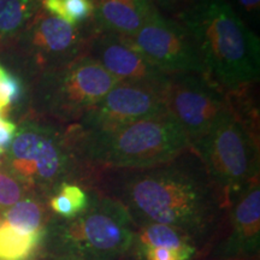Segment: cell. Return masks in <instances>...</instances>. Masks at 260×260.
Masks as SVG:
<instances>
[{
	"instance_id": "cell-13",
	"label": "cell",
	"mask_w": 260,
	"mask_h": 260,
	"mask_svg": "<svg viewBox=\"0 0 260 260\" xmlns=\"http://www.w3.org/2000/svg\"><path fill=\"white\" fill-rule=\"evenodd\" d=\"M230 232L211 260H245L259 253L260 243V186L252 181L233 200L229 210Z\"/></svg>"
},
{
	"instance_id": "cell-18",
	"label": "cell",
	"mask_w": 260,
	"mask_h": 260,
	"mask_svg": "<svg viewBox=\"0 0 260 260\" xmlns=\"http://www.w3.org/2000/svg\"><path fill=\"white\" fill-rule=\"evenodd\" d=\"M0 218L24 234L45 232L46 207L37 199L19 200L0 214Z\"/></svg>"
},
{
	"instance_id": "cell-8",
	"label": "cell",
	"mask_w": 260,
	"mask_h": 260,
	"mask_svg": "<svg viewBox=\"0 0 260 260\" xmlns=\"http://www.w3.org/2000/svg\"><path fill=\"white\" fill-rule=\"evenodd\" d=\"M162 102L193 147L229 109L230 94L205 75L169 74L162 84Z\"/></svg>"
},
{
	"instance_id": "cell-20",
	"label": "cell",
	"mask_w": 260,
	"mask_h": 260,
	"mask_svg": "<svg viewBox=\"0 0 260 260\" xmlns=\"http://www.w3.org/2000/svg\"><path fill=\"white\" fill-rule=\"evenodd\" d=\"M28 188L10 171L0 170V213L18 203Z\"/></svg>"
},
{
	"instance_id": "cell-29",
	"label": "cell",
	"mask_w": 260,
	"mask_h": 260,
	"mask_svg": "<svg viewBox=\"0 0 260 260\" xmlns=\"http://www.w3.org/2000/svg\"><path fill=\"white\" fill-rule=\"evenodd\" d=\"M0 214H2V213H0Z\"/></svg>"
},
{
	"instance_id": "cell-6",
	"label": "cell",
	"mask_w": 260,
	"mask_h": 260,
	"mask_svg": "<svg viewBox=\"0 0 260 260\" xmlns=\"http://www.w3.org/2000/svg\"><path fill=\"white\" fill-rule=\"evenodd\" d=\"M60 229L67 255L82 260H123L135 247L136 229L118 201L94 190L82 213Z\"/></svg>"
},
{
	"instance_id": "cell-22",
	"label": "cell",
	"mask_w": 260,
	"mask_h": 260,
	"mask_svg": "<svg viewBox=\"0 0 260 260\" xmlns=\"http://www.w3.org/2000/svg\"><path fill=\"white\" fill-rule=\"evenodd\" d=\"M138 252L139 256L144 260H187L177 252L167 248H158V247H148V248L139 249Z\"/></svg>"
},
{
	"instance_id": "cell-10",
	"label": "cell",
	"mask_w": 260,
	"mask_h": 260,
	"mask_svg": "<svg viewBox=\"0 0 260 260\" xmlns=\"http://www.w3.org/2000/svg\"><path fill=\"white\" fill-rule=\"evenodd\" d=\"M130 39L162 73H195L206 76L197 44L184 25L162 18L152 11L142 27Z\"/></svg>"
},
{
	"instance_id": "cell-26",
	"label": "cell",
	"mask_w": 260,
	"mask_h": 260,
	"mask_svg": "<svg viewBox=\"0 0 260 260\" xmlns=\"http://www.w3.org/2000/svg\"><path fill=\"white\" fill-rule=\"evenodd\" d=\"M61 260H82V259H79V258H75V256H69V255H65L63 259Z\"/></svg>"
},
{
	"instance_id": "cell-23",
	"label": "cell",
	"mask_w": 260,
	"mask_h": 260,
	"mask_svg": "<svg viewBox=\"0 0 260 260\" xmlns=\"http://www.w3.org/2000/svg\"><path fill=\"white\" fill-rule=\"evenodd\" d=\"M16 132L17 125L14 122H10L5 118L0 119V155L6 153L15 138Z\"/></svg>"
},
{
	"instance_id": "cell-4",
	"label": "cell",
	"mask_w": 260,
	"mask_h": 260,
	"mask_svg": "<svg viewBox=\"0 0 260 260\" xmlns=\"http://www.w3.org/2000/svg\"><path fill=\"white\" fill-rule=\"evenodd\" d=\"M193 149L228 207L240 191L259 178L258 141L232 99L229 109L203 139L195 142Z\"/></svg>"
},
{
	"instance_id": "cell-11",
	"label": "cell",
	"mask_w": 260,
	"mask_h": 260,
	"mask_svg": "<svg viewBox=\"0 0 260 260\" xmlns=\"http://www.w3.org/2000/svg\"><path fill=\"white\" fill-rule=\"evenodd\" d=\"M89 38L45 10H39L18 37L24 51L42 73L86 54Z\"/></svg>"
},
{
	"instance_id": "cell-24",
	"label": "cell",
	"mask_w": 260,
	"mask_h": 260,
	"mask_svg": "<svg viewBox=\"0 0 260 260\" xmlns=\"http://www.w3.org/2000/svg\"><path fill=\"white\" fill-rule=\"evenodd\" d=\"M239 5L241 6L242 10L248 15L254 16L255 12L259 11L260 0H237Z\"/></svg>"
},
{
	"instance_id": "cell-3",
	"label": "cell",
	"mask_w": 260,
	"mask_h": 260,
	"mask_svg": "<svg viewBox=\"0 0 260 260\" xmlns=\"http://www.w3.org/2000/svg\"><path fill=\"white\" fill-rule=\"evenodd\" d=\"M206 76L229 94L259 80L260 42L224 0H206L186 17Z\"/></svg>"
},
{
	"instance_id": "cell-2",
	"label": "cell",
	"mask_w": 260,
	"mask_h": 260,
	"mask_svg": "<svg viewBox=\"0 0 260 260\" xmlns=\"http://www.w3.org/2000/svg\"><path fill=\"white\" fill-rule=\"evenodd\" d=\"M74 153L86 172L157 167L189 151L190 140L168 112L99 133L67 129Z\"/></svg>"
},
{
	"instance_id": "cell-14",
	"label": "cell",
	"mask_w": 260,
	"mask_h": 260,
	"mask_svg": "<svg viewBox=\"0 0 260 260\" xmlns=\"http://www.w3.org/2000/svg\"><path fill=\"white\" fill-rule=\"evenodd\" d=\"M152 11L147 0H96L94 16L100 30L132 38Z\"/></svg>"
},
{
	"instance_id": "cell-1",
	"label": "cell",
	"mask_w": 260,
	"mask_h": 260,
	"mask_svg": "<svg viewBox=\"0 0 260 260\" xmlns=\"http://www.w3.org/2000/svg\"><path fill=\"white\" fill-rule=\"evenodd\" d=\"M95 172L96 191L118 201L136 228L149 223L177 228L199 249L214 239L229 210L193 148L157 167Z\"/></svg>"
},
{
	"instance_id": "cell-19",
	"label": "cell",
	"mask_w": 260,
	"mask_h": 260,
	"mask_svg": "<svg viewBox=\"0 0 260 260\" xmlns=\"http://www.w3.org/2000/svg\"><path fill=\"white\" fill-rule=\"evenodd\" d=\"M42 9L54 17L77 25L94 16L93 0H40Z\"/></svg>"
},
{
	"instance_id": "cell-9",
	"label": "cell",
	"mask_w": 260,
	"mask_h": 260,
	"mask_svg": "<svg viewBox=\"0 0 260 260\" xmlns=\"http://www.w3.org/2000/svg\"><path fill=\"white\" fill-rule=\"evenodd\" d=\"M164 81H119L79 122L70 125L80 133L107 132L167 112L162 102Z\"/></svg>"
},
{
	"instance_id": "cell-15",
	"label": "cell",
	"mask_w": 260,
	"mask_h": 260,
	"mask_svg": "<svg viewBox=\"0 0 260 260\" xmlns=\"http://www.w3.org/2000/svg\"><path fill=\"white\" fill-rule=\"evenodd\" d=\"M158 247L177 252L183 258L190 260L199 251L194 240L177 228L165 224L149 223L136 229L135 249Z\"/></svg>"
},
{
	"instance_id": "cell-12",
	"label": "cell",
	"mask_w": 260,
	"mask_h": 260,
	"mask_svg": "<svg viewBox=\"0 0 260 260\" xmlns=\"http://www.w3.org/2000/svg\"><path fill=\"white\" fill-rule=\"evenodd\" d=\"M87 54L118 81L162 82L169 75L155 68L132 39L115 32L100 30L90 35Z\"/></svg>"
},
{
	"instance_id": "cell-21",
	"label": "cell",
	"mask_w": 260,
	"mask_h": 260,
	"mask_svg": "<svg viewBox=\"0 0 260 260\" xmlns=\"http://www.w3.org/2000/svg\"><path fill=\"white\" fill-rule=\"evenodd\" d=\"M23 95V86L21 80L15 75L5 71L3 76H0V99L6 106L11 104L18 103Z\"/></svg>"
},
{
	"instance_id": "cell-16",
	"label": "cell",
	"mask_w": 260,
	"mask_h": 260,
	"mask_svg": "<svg viewBox=\"0 0 260 260\" xmlns=\"http://www.w3.org/2000/svg\"><path fill=\"white\" fill-rule=\"evenodd\" d=\"M40 0H0V44L15 40L39 11Z\"/></svg>"
},
{
	"instance_id": "cell-28",
	"label": "cell",
	"mask_w": 260,
	"mask_h": 260,
	"mask_svg": "<svg viewBox=\"0 0 260 260\" xmlns=\"http://www.w3.org/2000/svg\"><path fill=\"white\" fill-rule=\"evenodd\" d=\"M5 69H4V68H3L2 67V65H0V76H3V75H4L5 74Z\"/></svg>"
},
{
	"instance_id": "cell-7",
	"label": "cell",
	"mask_w": 260,
	"mask_h": 260,
	"mask_svg": "<svg viewBox=\"0 0 260 260\" xmlns=\"http://www.w3.org/2000/svg\"><path fill=\"white\" fill-rule=\"evenodd\" d=\"M116 77L88 54L44 71L38 84L42 113L59 123H77L109 93Z\"/></svg>"
},
{
	"instance_id": "cell-27",
	"label": "cell",
	"mask_w": 260,
	"mask_h": 260,
	"mask_svg": "<svg viewBox=\"0 0 260 260\" xmlns=\"http://www.w3.org/2000/svg\"><path fill=\"white\" fill-rule=\"evenodd\" d=\"M0 110H8V106H6L5 104L3 103L2 99H0Z\"/></svg>"
},
{
	"instance_id": "cell-25",
	"label": "cell",
	"mask_w": 260,
	"mask_h": 260,
	"mask_svg": "<svg viewBox=\"0 0 260 260\" xmlns=\"http://www.w3.org/2000/svg\"><path fill=\"white\" fill-rule=\"evenodd\" d=\"M6 115H8V110H0V119L5 118Z\"/></svg>"
},
{
	"instance_id": "cell-5",
	"label": "cell",
	"mask_w": 260,
	"mask_h": 260,
	"mask_svg": "<svg viewBox=\"0 0 260 260\" xmlns=\"http://www.w3.org/2000/svg\"><path fill=\"white\" fill-rule=\"evenodd\" d=\"M5 154L10 172L28 189L56 193L68 178L84 171L68 140L67 130L40 118L28 119L19 125Z\"/></svg>"
},
{
	"instance_id": "cell-17",
	"label": "cell",
	"mask_w": 260,
	"mask_h": 260,
	"mask_svg": "<svg viewBox=\"0 0 260 260\" xmlns=\"http://www.w3.org/2000/svg\"><path fill=\"white\" fill-rule=\"evenodd\" d=\"M45 232L24 234L0 218V260H30Z\"/></svg>"
}]
</instances>
